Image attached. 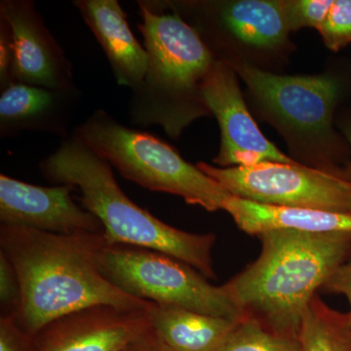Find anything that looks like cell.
<instances>
[{
  "label": "cell",
  "mask_w": 351,
  "mask_h": 351,
  "mask_svg": "<svg viewBox=\"0 0 351 351\" xmlns=\"http://www.w3.org/2000/svg\"><path fill=\"white\" fill-rule=\"evenodd\" d=\"M106 245L104 232L56 234L0 225V252L12 263L20 281L17 322L25 334L34 338L53 321L88 307L134 311L152 306L101 274L99 256Z\"/></svg>",
  "instance_id": "6da1fadb"
},
{
  "label": "cell",
  "mask_w": 351,
  "mask_h": 351,
  "mask_svg": "<svg viewBox=\"0 0 351 351\" xmlns=\"http://www.w3.org/2000/svg\"><path fill=\"white\" fill-rule=\"evenodd\" d=\"M257 237L262 244L258 257L223 287L243 315L298 338L309 302L351 258V233L281 228Z\"/></svg>",
  "instance_id": "7a4b0ae2"
},
{
  "label": "cell",
  "mask_w": 351,
  "mask_h": 351,
  "mask_svg": "<svg viewBox=\"0 0 351 351\" xmlns=\"http://www.w3.org/2000/svg\"><path fill=\"white\" fill-rule=\"evenodd\" d=\"M39 170L55 186L80 191L76 199L101 221L108 245L160 252L208 279L216 278L212 258L216 235L184 232L138 206L120 188L110 164L73 134L62 138L56 151L40 161Z\"/></svg>",
  "instance_id": "3957f363"
},
{
  "label": "cell",
  "mask_w": 351,
  "mask_h": 351,
  "mask_svg": "<svg viewBox=\"0 0 351 351\" xmlns=\"http://www.w3.org/2000/svg\"><path fill=\"white\" fill-rule=\"evenodd\" d=\"M147 69L132 91V125L161 126L170 138L180 137L193 120L210 114L201 86L216 62L199 34L166 1L138 0Z\"/></svg>",
  "instance_id": "277c9868"
},
{
  "label": "cell",
  "mask_w": 351,
  "mask_h": 351,
  "mask_svg": "<svg viewBox=\"0 0 351 351\" xmlns=\"http://www.w3.org/2000/svg\"><path fill=\"white\" fill-rule=\"evenodd\" d=\"M73 134L122 177L149 191L180 196L188 204L209 212L223 210L230 196L167 143L123 125L101 108L94 110Z\"/></svg>",
  "instance_id": "5b68a950"
},
{
  "label": "cell",
  "mask_w": 351,
  "mask_h": 351,
  "mask_svg": "<svg viewBox=\"0 0 351 351\" xmlns=\"http://www.w3.org/2000/svg\"><path fill=\"white\" fill-rule=\"evenodd\" d=\"M99 269L115 287L143 301L232 320L243 315L223 285H213L188 263L160 252L108 244Z\"/></svg>",
  "instance_id": "8992f818"
},
{
  "label": "cell",
  "mask_w": 351,
  "mask_h": 351,
  "mask_svg": "<svg viewBox=\"0 0 351 351\" xmlns=\"http://www.w3.org/2000/svg\"><path fill=\"white\" fill-rule=\"evenodd\" d=\"M230 195L269 206L351 214V180L300 163L221 168L197 163Z\"/></svg>",
  "instance_id": "52a82bcc"
},
{
  "label": "cell",
  "mask_w": 351,
  "mask_h": 351,
  "mask_svg": "<svg viewBox=\"0 0 351 351\" xmlns=\"http://www.w3.org/2000/svg\"><path fill=\"white\" fill-rule=\"evenodd\" d=\"M203 101L218 120L221 147L214 163L221 168L249 167L263 162L298 163L265 137L251 117L237 73L216 60L201 86Z\"/></svg>",
  "instance_id": "ba28073f"
},
{
  "label": "cell",
  "mask_w": 351,
  "mask_h": 351,
  "mask_svg": "<svg viewBox=\"0 0 351 351\" xmlns=\"http://www.w3.org/2000/svg\"><path fill=\"white\" fill-rule=\"evenodd\" d=\"M228 64L262 107L284 126L307 135H324L329 131L339 92L338 84L330 76L278 75L248 63Z\"/></svg>",
  "instance_id": "9c48e42d"
},
{
  "label": "cell",
  "mask_w": 351,
  "mask_h": 351,
  "mask_svg": "<svg viewBox=\"0 0 351 351\" xmlns=\"http://www.w3.org/2000/svg\"><path fill=\"white\" fill-rule=\"evenodd\" d=\"M0 19L12 43L13 82L49 89H71L73 64L31 0H1Z\"/></svg>",
  "instance_id": "30bf717a"
},
{
  "label": "cell",
  "mask_w": 351,
  "mask_h": 351,
  "mask_svg": "<svg viewBox=\"0 0 351 351\" xmlns=\"http://www.w3.org/2000/svg\"><path fill=\"white\" fill-rule=\"evenodd\" d=\"M152 306L134 311L97 306L68 314L34 337L32 351H122L151 329Z\"/></svg>",
  "instance_id": "8fae6325"
},
{
  "label": "cell",
  "mask_w": 351,
  "mask_h": 351,
  "mask_svg": "<svg viewBox=\"0 0 351 351\" xmlns=\"http://www.w3.org/2000/svg\"><path fill=\"white\" fill-rule=\"evenodd\" d=\"M69 184L41 186L0 175V221L56 234L104 232L93 214L71 197Z\"/></svg>",
  "instance_id": "7c38bea8"
},
{
  "label": "cell",
  "mask_w": 351,
  "mask_h": 351,
  "mask_svg": "<svg viewBox=\"0 0 351 351\" xmlns=\"http://www.w3.org/2000/svg\"><path fill=\"white\" fill-rule=\"evenodd\" d=\"M0 137L41 132L68 137V128L82 97L77 87L49 89L13 82L0 91Z\"/></svg>",
  "instance_id": "4fadbf2b"
},
{
  "label": "cell",
  "mask_w": 351,
  "mask_h": 351,
  "mask_svg": "<svg viewBox=\"0 0 351 351\" xmlns=\"http://www.w3.org/2000/svg\"><path fill=\"white\" fill-rule=\"evenodd\" d=\"M85 24L100 44L120 86L137 89L147 69V53L134 36L117 0H75Z\"/></svg>",
  "instance_id": "5bb4252c"
},
{
  "label": "cell",
  "mask_w": 351,
  "mask_h": 351,
  "mask_svg": "<svg viewBox=\"0 0 351 351\" xmlns=\"http://www.w3.org/2000/svg\"><path fill=\"white\" fill-rule=\"evenodd\" d=\"M239 228L250 235L271 230L314 233H351V214L322 210L269 206L230 195L223 209Z\"/></svg>",
  "instance_id": "9a60e30c"
},
{
  "label": "cell",
  "mask_w": 351,
  "mask_h": 351,
  "mask_svg": "<svg viewBox=\"0 0 351 351\" xmlns=\"http://www.w3.org/2000/svg\"><path fill=\"white\" fill-rule=\"evenodd\" d=\"M149 315L152 329L172 351H218L239 321L154 302Z\"/></svg>",
  "instance_id": "2e32d148"
},
{
  "label": "cell",
  "mask_w": 351,
  "mask_h": 351,
  "mask_svg": "<svg viewBox=\"0 0 351 351\" xmlns=\"http://www.w3.org/2000/svg\"><path fill=\"white\" fill-rule=\"evenodd\" d=\"M298 338L302 351H351L348 314L335 311L315 295L304 314Z\"/></svg>",
  "instance_id": "e0dca14e"
},
{
  "label": "cell",
  "mask_w": 351,
  "mask_h": 351,
  "mask_svg": "<svg viewBox=\"0 0 351 351\" xmlns=\"http://www.w3.org/2000/svg\"><path fill=\"white\" fill-rule=\"evenodd\" d=\"M218 351H302L299 338L278 334L242 315Z\"/></svg>",
  "instance_id": "ac0fdd59"
},
{
  "label": "cell",
  "mask_w": 351,
  "mask_h": 351,
  "mask_svg": "<svg viewBox=\"0 0 351 351\" xmlns=\"http://www.w3.org/2000/svg\"><path fill=\"white\" fill-rule=\"evenodd\" d=\"M325 45L339 51L351 43V0H336L318 29Z\"/></svg>",
  "instance_id": "d6986e66"
},
{
  "label": "cell",
  "mask_w": 351,
  "mask_h": 351,
  "mask_svg": "<svg viewBox=\"0 0 351 351\" xmlns=\"http://www.w3.org/2000/svg\"><path fill=\"white\" fill-rule=\"evenodd\" d=\"M334 0H291L284 1L290 31L302 27L319 29L326 20Z\"/></svg>",
  "instance_id": "ffe728a7"
},
{
  "label": "cell",
  "mask_w": 351,
  "mask_h": 351,
  "mask_svg": "<svg viewBox=\"0 0 351 351\" xmlns=\"http://www.w3.org/2000/svg\"><path fill=\"white\" fill-rule=\"evenodd\" d=\"M0 301L4 314L17 316L21 304V285L17 272L9 258L0 252Z\"/></svg>",
  "instance_id": "44dd1931"
},
{
  "label": "cell",
  "mask_w": 351,
  "mask_h": 351,
  "mask_svg": "<svg viewBox=\"0 0 351 351\" xmlns=\"http://www.w3.org/2000/svg\"><path fill=\"white\" fill-rule=\"evenodd\" d=\"M34 338L25 334L17 322V316L0 318V351H32Z\"/></svg>",
  "instance_id": "7402d4cb"
},
{
  "label": "cell",
  "mask_w": 351,
  "mask_h": 351,
  "mask_svg": "<svg viewBox=\"0 0 351 351\" xmlns=\"http://www.w3.org/2000/svg\"><path fill=\"white\" fill-rule=\"evenodd\" d=\"M13 51L8 25L0 19V91L13 83Z\"/></svg>",
  "instance_id": "603a6c76"
},
{
  "label": "cell",
  "mask_w": 351,
  "mask_h": 351,
  "mask_svg": "<svg viewBox=\"0 0 351 351\" xmlns=\"http://www.w3.org/2000/svg\"><path fill=\"white\" fill-rule=\"evenodd\" d=\"M321 290L331 294L345 295L350 304L348 313V323L351 329V258L335 270L334 274L328 279Z\"/></svg>",
  "instance_id": "cb8c5ba5"
},
{
  "label": "cell",
  "mask_w": 351,
  "mask_h": 351,
  "mask_svg": "<svg viewBox=\"0 0 351 351\" xmlns=\"http://www.w3.org/2000/svg\"><path fill=\"white\" fill-rule=\"evenodd\" d=\"M122 351H172L157 336L152 327Z\"/></svg>",
  "instance_id": "d4e9b609"
},
{
  "label": "cell",
  "mask_w": 351,
  "mask_h": 351,
  "mask_svg": "<svg viewBox=\"0 0 351 351\" xmlns=\"http://www.w3.org/2000/svg\"><path fill=\"white\" fill-rule=\"evenodd\" d=\"M350 141H351V135H350Z\"/></svg>",
  "instance_id": "484cf974"
}]
</instances>
